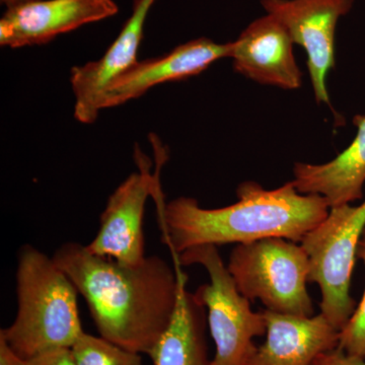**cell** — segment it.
Here are the masks:
<instances>
[{
	"instance_id": "obj_1",
	"label": "cell",
	"mask_w": 365,
	"mask_h": 365,
	"mask_svg": "<svg viewBox=\"0 0 365 365\" xmlns=\"http://www.w3.org/2000/svg\"><path fill=\"white\" fill-rule=\"evenodd\" d=\"M53 260L86 299L101 337L148 354L169 326L185 272L158 256L129 265L91 253L85 245H61Z\"/></svg>"
},
{
	"instance_id": "obj_2",
	"label": "cell",
	"mask_w": 365,
	"mask_h": 365,
	"mask_svg": "<svg viewBox=\"0 0 365 365\" xmlns=\"http://www.w3.org/2000/svg\"><path fill=\"white\" fill-rule=\"evenodd\" d=\"M237 195V202L222 208H203L185 196L158 208L163 242L175 261L204 245H242L269 237L300 242L330 211L324 197L300 193L292 181L274 190L244 182Z\"/></svg>"
},
{
	"instance_id": "obj_3",
	"label": "cell",
	"mask_w": 365,
	"mask_h": 365,
	"mask_svg": "<svg viewBox=\"0 0 365 365\" xmlns=\"http://www.w3.org/2000/svg\"><path fill=\"white\" fill-rule=\"evenodd\" d=\"M18 312L1 329L2 338L20 360L45 352L71 349L85 333L78 292L53 258L31 245L21 247L16 267Z\"/></svg>"
},
{
	"instance_id": "obj_4",
	"label": "cell",
	"mask_w": 365,
	"mask_h": 365,
	"mask_svg": "<svg viewBox=\"0 0 365 365\" xmlns=\"http://www.w3.org/2000/svg\"><path fill=\"white\" fill-rule=\"evenodd\" d=\"M299 242L269 237L235 245L228 272L250 302L260 300L266 311L309 318L314 314L307 292L309 257Z\"/></svg>"
},
{
	"instance_id": "obj_5",
	"label": "cell",
	"mask_w": 365,
	"mask_h": 365,
	"mask_svg": "<svg viewBox=\"0 0 365 365\" xmlns=\"http://www.w3.org/2000/svg\"><path fill=\"white\" fill-rule=\"evenodd\" d=\"M175 263L182 266L201 265L209 283L194 294L207 309V323L215 353L210 365H247L257 346L254 339L266 335L263 312L252 309L250 300L237 290L217 247L211 245L187 250Z\"/></svg>"
},
{
	"instance_id": "obj_6",
	"label": "cell",
	"mask_w": 365,
	"mask_h": 365,
	"mask_svg": "<svg viewBox=\"0 0 365 365\" xmlns=\"http://www.w3.org/2000/svg\"><path fill=\"white\" fill-rule=\"evenodd\" d=\"M365 230V200L330 208L328 215L299 242L309 257V283L321 290V314L338 331L356 306L350 284L359 245Z\"/></svg>"
},
{
	"instance_id": "obj_7",
	"label": "cell",
	"mask_w": 365,
	"mask_h": 365,
	"mask_svg": "<svg viewBox=\"0 0 365 365\" xmlns=\"http://www.w3.org/2000/svg\"><path fill=\"white\" fill-rule=\"evenodd\" d=\"M136 158L138 172L132 173L113 192L101 215L97 235L86 245L91 253L129 265H138L146 258L144 212L148 197L160 184V170L150 172V160L143 153H137Z\"/></svg>"
},
{
	"instance_id": "obj_8",
	"label": "cell",
	"mask_w": 365,
	"mask_h": 365,
	"mask_svg": "<svg viewBox=\"0 0 365 365\" xmlns=\"http://www.w3.org/2000/svg\"><path fill=\"white\" fill-rule=\"evenodd\" d=\"M355 0H261L266 13L287 29L294 44L304 48L317 102L330 106L328 72L335 66L338 21L351 11Z\"/></svg>"
},
{
	"instance_id": "obj_9",
	"label": "cell",
	"mask_w": 365,
	"mask_h": 365,
	"mask_svg": "<svg viewBox=\"0 0 365 365\" xmlns=\"http://www.w3.org/2000/svg\"><path fill=\"white\" fill-rule=\"evenodd\" d=\"M118 13L115 0H36L9 7L0 19V45L18 49L47 44Z\"/></svg>"
},
{
	"instance_id": "obj_10",
	"label": "cell",
	"mask_w": 365,
	"mask_h": 365,
	"mask_svg": "<svg viewBox=\"0 0 365 365\" xmlns=\"http://www.w3.org/2000/svg\"><path fill=\"white\" fill-rule=\"evenodd\" d=\"M232 42L220 44L208 38L189 41L163 56L137 61L106 88L102 110L121 106L155 86L202 73L220 59L230 57Z\"/></svg>"
},
{
	"instance_id": "obj_11",
	"label": "cell",
	"mask_w": 365,
	"mask_h": 365,
	"mask_svg": "<svg viewBox=\"0 0 365 365\" xmlns=\"http://www.w3.org/2000/svg\"><path fill=\"white\" fill-rule=\"evenodd\" d=\"M157 0H134L130 18L121 32L96 61L74 66L71 85L74 95V117L83 124L97 120L102 111V98L108 86L133 66L143 39L144 26L151 7Z\"/></svg>"
},
{
	"instance_id": "obj_12",
	"label": "cell",
	"mask_w": 365,
	"mask_h": 365,
	"mask_svg": "<svg viewBox=\"0 0 365 365\" xmlns=\"http://www.w3.org/2000/svg\"><path fill=\"white\" fill-rule=\"evenodd\" d=\"M294 45L287 29L267 14L250 24L232 42L230 58L235 71L252 81L297 90L302 86V71L295 60Z\"/></svg>"
},
{
	"instance_id": "obj_13",
	"label": "cell",
	"mask_w": 365,
	"mask_h": 365,
	"mask_svg": "<svg viewBox=\"0 0 365 365\" xmlns=\"http://www.w3.org/2000/svg\"><path fill=\"white\" fill-rule=\"evenodd\" d=\"M266 340L247 365H314L319 355L335 349L339 331L323 316L304 318L264 311Z\"/></svg>"
},
{
	"instance_id": "obj_14",
	"label": "cell",
	"mask_w": 365,
	"mask_h": 365,
	"mask_svg": "<svg viewBox=\"0 0 365 365\" xmlns=\"http://www.w3.org/2000/svg\"><path fill=\"white\" fill-rule=\"evenodd\" d=\"M357 133L350 145L331 162L295 163L292 180L302 194L324 197L330 208L351 204L364 197L365 184V115H356Z\"/></svg>"
},
{
	"instance_id": "obj_15",
	"label": "cell",
	"mask_w": 365,
	"mask_h": 365,
	"mask_svg": "<svg viewBox=\"0 0 365 365\" xmlns=\"http://www.w3.org/2000/svg\"><path fill=\"white\" fill-rule=\"evenodd\" d=\"M182 275L179 297L169 326L148 352L153 365H210L208 359L205 307L186 287Z\"/></svg>"
},
{
	"instance_id": "obj_16",
	"label": "cell",
	"mask_w": 365,
	"mask_h": 365,
	"mask_svg": "<svg viewBox=\"0 0 365 365\" xmlns=\"http://www.w3.org/2000/svg\"><path fill=\"white\" fill-rule=\"evenodd\" d=\"M71 352L76 365H145L141 353L86 332L72 346Z\"/></svg>"
},
{
	"instance_id": "obj_17",
	"label": "cell",
	"mask_w": 365,
	"mask_h": 365,
	"mask_svg": "<svg viewBox=\"0 0 365 365\" xmlns=\"http://www.w3.org/2000/svg\"><path fill=\"white\" fill-rule=\"evenodd\" d=\"M357 257L364 262L365 267V230L359 242ZM338 347L347 354L365 359V290L351 318L339 332Z\"/></svg>"
},
{
	"instance_id": "obj_18",
	"label": "cell",
	"mask_w": 365,
	"mask_h": 365,
	"mask_svg": "<svg viewBox=\"0 0 365 365\" xmlns=\"http://www.w3.org/2000/svg\"><path fill=\"white\" fill-rule=\"evenodd\" d=\"M20 365H76L71 349H57L45 352L28 360H20Z\"/></svg>"
},
{
	"instance_id": "obj_19",
	"label": "cell",
	"mask_w": 365,
	"mask_h": 365,
	"mask_svg": "<svg viewBox=\"0 0 365 365\" xmlns=\"http://www.w3.org/2000/svg\"><path fill=\"white\" fill-rule=\"evenodd\" d=\"M314 365H365V359L347 354L339 347L319 355Z\"/></svg>"
},
{
	"instance_id": "obj_20",
	"label": "cell",
	"mask_w": 365,
	"mask_h": 365,
	"mask_svg": "<svg viewBox=\"0 0 365 365\" xmlns=\"http://www.w3.org/2000/svg\"><path fill=\"white\" fill-rule=\"evenodd\" d=\"M0 365H20L18 357L9 349L6 341L0 337Z\"/></svg>"
},
{
	"instance_id": "obj_21",
	"label": "cell",
	"mask_w": 365,
	"mask_h": 365,
	"mask_svg": "<svg viewBox=\"0 0 365 365\" xmlns=\"http://www.w3.org/2000/svg\"><path fill=\"white\" fill-rule=\"evenodd\" d=\"M32 1H36V0H0V2H1L6 9L20 6V4H28V2Z\"/></svg>"
}]
</instances>
